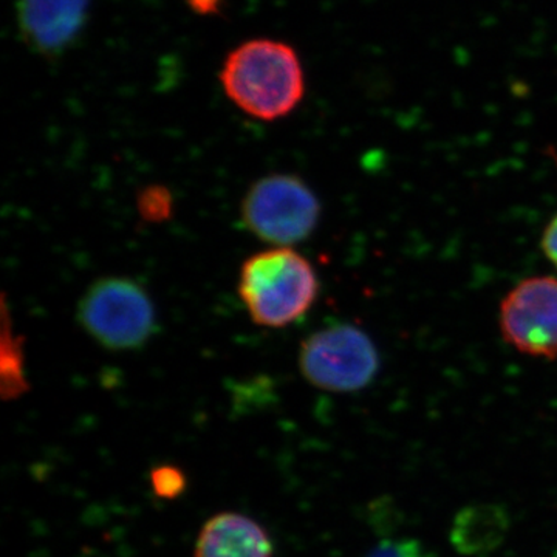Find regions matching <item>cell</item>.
Listing matches in <instances>:
<instances>
[{"label": "cell", "mask_w": 557, "mask_h": 557, "mask_svg": "<svg viewBox=\"0 0 557 557\" xmlns=\"http://www.w3.org/2000/svg\"><path fill=\"white\" fill-rule=\"evenodd\" d=\"M78 322L109 350H135L156 330V307L146 289L127 277H102L78 304Z\"/></svg>", "instance_id": "obj_4"}, {"label": "cell", "mask_w": 557, "mask_h": 557, "mask_svg": "<svg viewBox=\"0 0 557 557\" xmlns=\"http://www.w3.org/2000/svg\"><path fill=\"white\" fill-rule=\"evenodd\" d=\"M269 531L239 512H220L205 523L194 557H273Z\"/></svg>", "instance_id": "obj_8"}, {"label": "cell", "mask_w": 557, "mask_h": 557, "mask_svg": "<svg viewBox=\"0 0 557 557\" xmlns=\"http://www.w3.org/2000/svg\"><path fill=\"white\" fill-rule=\"evenodd\" d=\"M150 485L157 497L164 500H174L182 496L186 490V475L182 469L172 467V465H163L150 472Z\"/></svg>", "instance_id": "obj_10"}, {"label": "cell", "mask_w": 557, "mask_h": 557, "mask_svg": "<svg viewBox=\"0 0 557 557\" xmlns=\"http://www.w3.org/2000/svg\"><path fill=\"white\" fill-rule=\"evenodd\" d=\"M139 214L150 222H160L170 218L172 211L171 194L164 188H148L143 190L138 199Z\"/></svg>", "instance_id": "obj_12"}, {"label": "cell", "mask_w": 557, "mask_h": 557, "mask_svg": "<svg viewBox=\"0 0 557 557\" xmlns=\"http://www.w3.org/2000/svg\"><path fill=\"white\" fill-rule=\"evenodd\" d=\"M89 7L90 0H20L22 36L39 53H61L83 32Z\"/></svg>", "instance_id": "obj_7"}, {"label": "cell", "mask_w": 557, "mask_h": 557, "mask_svg": "<svg viewBox=\"0 0 557 557\" xmlns=\"http://www.w3.org/2000/svg\"><path fill=\"white\" fill-rule=\"evenodd\" d=\"M366 557H434L420 541L399 537L384 539Z\"/></svg>", "instance_id": "obj_11"}, {"label": "cell", "mask_w": 557, "mask_h": 557, "mask_svg": "<svg viewBox=\"0 0 557 557\" xmlns=\"http://www.w3.org/2000/svg\"><path fill=\"white\" fill-rule=\"evenodd\" d=\"M509 515L496 504L461 508L450 523L449 542L458 555L482 557L496 552L508 536Z\"/></svg>", "instance_id": "obj_9"}, {"label": "cell", "mask_w": 557, "mask_h": 557, "mask_svg": "<svg viewBox=\"0 0 557 557\" xmlns=\"http://www.w3.org/2000/svg\"><path fill=\"white\" fill-rule=\"evenodd\" d=\"M379 348L364 330L333 324L311 333L300 344L299 369L311 386L333 394H354L380 373Z\"/></svg>", "instance_id": "obj_3"}, {"label": "cell", "mask_w": 557, "mask_h": 557, "mask_svg": "<svg viewBox=\"0 0 557 557\" xmlns=\"http://www.w3.org/2000/svg\"><path fill=\"white\" fill-rule=\"evenodd\" d=\"M189 3L199 13H214L218 10L219 0H189Z\"/></svg>", "instance_id": "obj_14"}, {"label": "cell", "mask_w": 557, "mask_h": 557, "mask_svg": "<svg viewBox=\"0 0 557 557\" xmlns=\"http://www.w3.org/2000/svg\"><path fill=\"white\" fill-rule=\"evenodd\" d=\"M505 343L528 357L557 358V277L523 278L500 304Z\"/></svg>", "instance_id": "obj_6"}, {"label": "cell", "mask_w": 557, "mask_h": 557, "mask_svg": "<svg viewBox=\"0 0 557 557\" xmlns=\"http://www.w3.org/2000/svg\"><path fill=\"white\" fill-rule=\"evenodd\" d=\"M541 248L544 251L545 258L557 270V214L549 220L547 228L542 234Z\"/></svg>", "instance_id": "obj_13"}, {"label": "cell", "mask_w": 557, "mask_h": 557, "mask_svg": "<svg viewBox=\"0 0 557 557\" xmlns=\"http://www.w3.org/2000/svg\"><path fill=\"white\" fill-rule=\"evenodd\" d=\"M220 81L226 97L242 112L262 121L288 116L306 91L296 51L270 39L249 40L231 51Z\"/></svg>", "instance_id": "obj_1"}, {"label": "cell", "mask_w": 557, "mask_h": 557, "mask_svg": "<svg viewBox=\"0 0 557 557\" xmlns=\"http://www.w3.org/2000/svg\"><path fill=\"white\" fill-rule=\"evenodd\" d=\"M321 218L317 194L302 178L271 174L252 183L242 201L249 233L267 244L287 247L309 239Z\"/></svg>", "instance_id": "obj_5"}, {"label": "cell", "mask_w": 557, "mask_h": 557, "mask_svg": "<svg viewBox=\"0 0 557 557\" xmlns=\"http://www.w3.org/2000/svg\"><path fill=\"white\" fill-rule=\"evenodd\" d=\"M239 295L255 324L269 329L288 327L317 302V270L295 249H267L242 265Z\"/></svg>", "instance_id": "obj_2"}]
</instances>
